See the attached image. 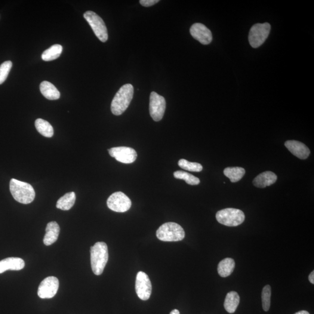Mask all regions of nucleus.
<instances>
[{"mask_svg": "<svg viewBox=\"0 0 314 314\" xmlns=\"http://www.w3.org/2000/svg\"><path fill=\"white\" fill-rule=\"evenodd\" d=\"M134 88L131 84H126L117 92L113 97L111 110L113 115H121L127 110L134 97Z\"/></svg>", "mask_w": 314, "mask_h": 314, "instance_id": "f257e3e1", "label": "nucleus"}, {"mask_svg": "<svg viewBox=\"0 0 314 314\" xmlns=\"http://www.w3.org/2000/svg\"><path fill=\"white\" fill-rule=\"evenodd\" d=\"M90 259L92 270L95 275L103 273L109 260V250L104 242H97L90 248Z\"/></svg>", "mask_w": 314, "mask_h": 314, "instance_id": "f03ea898", "label": "nucleus"}, {"mask_svg": "<svg viewBox=\"0 0 314 314\" xmlns=\"http://www.w3.org/2000/svg\"><path fill=\"white\" fill-rule=\"evenodd\" d=\"M10 189L12 196L16 201L23 204H28L35 198V192L29 183L12 179Z\"/></svg>", "mask_w": 314, "mask_h": 314, "instance_id": "7ed1b4c3", "label": "nucleus"}, {"mask_svg": "<svg viewBox=\"0 0 314 314\" xmlns=\"http://www.w3.org/2000/svg\"><path fill=\"white\" fill-rule=\"evenodd\" d=\"M157 238L163 242H178L182 241L185 232L179 224L175 223H165L157 230Z\"/></svg>", "mask_w": 314, "mask_h": 314, "instance_id": "20e7f679", "label": "nucleus"}, {"mask_svg": "<svg viewBox=\"0 0 314 314\" xmlns=\"http://www.w3.org/2000/svg\"><path fill=\"white\" fill-rule=\"evenodd\" d=\"M216 218L221 224L233 227L241 224L245 221V215L241 209L229 208L217 212Z\"/></svg>", "mask_w": 314, "mask_h": 314, "instance_id": "39448f33", "label": "nucleus"}, {"mask_svg": "<svg viewBox=\"0 0 314 314\" xmlns=\"http://www.w3.org/2000/svg\"><path fill=\"white\" fill-rule=\"evenodd\" d=\"M84 17L86 21L88 22L93 32L101 42H106L109 35L106 24H105L102 18L94 12L89 11L86 12Z\"/></svg>", "mask_w": 314, "mask_h": 314, "instance_id": "423d86ee", "label": "nucleus"}, {"mask_svg": "<svg viewBox=\"0 0 314 314\" xmlns=\"http://www.w3.org/2000/svg\"><path fill=\"white\" fill-rule=\"evenodd\" d=\"M270 30L269 23H257L252 26L249 33L248 41L252 47H259L266 42Z\"/></svg>", "mask_w": 314, "mask_h": 314, "instance_id": "0eeeda50", "label": "nucleus"}, {"mask_svg": "<svg viewBox=\"0 0 314 314\" xmlns=\"http://www.w3.org/2000/svg\"><path fill=\"white\" fill-rule=\"evenodd\" d=\"M107 204L111 210L117 212H125L131 208L132 202L125 194L118 192L113 193L109 197Z\"/></svg>", "mask_w": 314, "mask_h": 314, "instance_id": "6e6552de", "label": "nucleus"}, {"mask_svg": "<svg viewBox=\"0 0 314 314\" xmlns=\"http://www.w3.org/2000/svg\"><path fill=\"white\" fill-rule=\"evenodd\" d=\"M165 109L166 101L164 97L155 91L152 92L150 97L149 111L154 121H161L164 116Z\"/></svg>", "mask_w": 314, "mask_h": 314, "instance_id": "1a4fd4ad", "label": "nucleus"}, {"mask_svg": "<svg viewBox=\"0 0 314 314\" xmlns=\"http://www.w3.org/2000/svg\"><path fill=\"white\" fill-rule=\"evenodd\" d=\"M135 290L141 300L146 301L149 299L152 294V285L149 276L146 273L142 271L137 273Z\"/></svg>", "mask_w": 314, "mask_h": 314, "instance_id": "9d476101", "label": "nucleus"}, {"mask_svg": "<svg viewBox=\"0 0 314 314\" xmlns=\"http://www.w3.org/2000/svg\"><path fill=\"white\" fill-rule=\"evenodd\" d=\"M109 153L117 161L124 164L134 162L137 157L136 151L128 147H113L109 150Z\"/></svg>", "mask_w": 314, "mask_h": 314, "instance_id": "9b49d317", "label": "nucleus"}, {"mask_svg": "<svg viewBox=\"0 0 314 314\" xmlns=\"http://www.w3.org/2000/svg\"><path fill=\"white\" fill-rule=\"evenodd\" d=\"M59 288V281L54 276L45 278L40 284L38 294L41 298H51L57 294Z\"/></svg>", "mask_w": 314, "mask_h": 314, "instance_id": "f8f14e48", "label": "nucleus"}, {"mask_svg": "<svg viewBox=\"0 0 314 314\" xmlns=\"http://www.w3.org/2000/svg\"><path fill=\"white\" fill-rule=\"evenodd\" d=\"M190 32L193 38L202 45H209L212 41L211 30L202 23L193 24L190 27Z\"/></svg>", "mask_w": 314, "mask_h": 314, "instance_id": "ddd939ff", "label": "nucleus"}, {"mask_svg": "<svg viewBox=\"0 0 314 314\" xmlns=\"http://www.w3.org/2000/svg\"><path fill=\"white\" fill-rule=\"evenodd\" d=\"M285 145L292 154L298 158L307 159L310 155V150L309 148L300 141L289 140L286 141Z\"/></svg>", "mask_w": 314, "mask_h": 314, "instance_id": "4468645a", "label": "nucleus"}, {"mask_svg": "<svg viewBox=\"0 0 314 314\" xmlns=\"http://www.w3.org/2000/svg\"><path fill=\"white\" fill-rule=\"evenodd\" d=\"M25 266L24 261L18 257H10L0 261V273L8 270H20Z\"/></svg>", "mask_w": 314, "mask_h": 314, "instance_id": "2eb2a0df", "label": "nucleus"}, {"mask_svg": "<svg viewBox=\"0 0 314 314\" xmlns=\"http://www.w3.org/2000/svg\"><path fill=\"white\" fill-rule=\"evenodd\" d=\"M277 176L275 174L270 171H266L258 175L252 181L255 187L259 188H265L267 186H271L275 183L277 180Z\"/></svg>", "mask_w": 314, "mask_h": 314, "instance_id": "dca6fc26", "label": "nucleus"}, {"mask_svg": "<svg viewBox=\"0 0 314 314\" xmlns=\"http://www.w3.org/2000/svg\"><path fill=\"white\" fill-rule=\"evenodd\" d=\"M60 228L56 222H50L45 229V235L43 243L45 246H50L57 241L59 236Z\"/></svg>", "mask_w": 314, "mask_h": 314, "instance_id": "f3484780", "label": "nucleus"}, {"mask_svg": "<svg viewBox=\"0 0 314 314\" xmlns=\"http://www.w3.org/2000/svg\"><path fill=\"white\" fill-rule=\"evenodd\" d=\"M40 89L43 96L48 100H56L59 99L60 97V91L50 82H42L40 85Z\"/></svg>", "mask_w": 314, "mask_h": 314, "instance_id": "a211bd4d", "label": "nucleus"}, {"mask_svg": "<svg viewBox=\"0 0 314 314\" xmlns=\"http://www.w3.org/2000/svg\"><path fill=\"white\" fill-rule=\"evenodd\" d=\"M235 267V262L232 258H224L218 264V272L223 278H226L232 274Z\"/></svg>", "mask_w": 314, "mask_h": 314, "instance_id": "6ab92c4d", "label": "nucleus"}, {"mask_svg": "<svg viewBox=\"0 0 314 314\" xmlns=\"http://www.w3.org/2000/svg\"><path fill=\"white\" fill-rule=\"evenodd\" d=\"M240 302L239 295L236 292H230L226 294L224 302V309L227 312L233 314L236 312Z\"/></svg>", "mask_w": 314, "mask_h": 314, "instance_id": "aec40b11", "label": "nucleus"}, {"mask_svg": "<svg viewBox=\"0 0 314 314\" xmlns=\"http://www.w3.org/2000/svg\"><path fill=\"white\" fill-rule=\"evenodd\" d=\"M75 193L74 192L67 193L58 200L56 207L61 210H69L75 204Z\"/></svg>", "mask_w": 314, "mask_h": 314, "instance_id": "412c9836", "label": "nucleus"}, {"mask_svg": "<svg viewBox=\"0 0 314 314\" xmlns=\"http://www.w3.org/2000/svg\"><path fill=\"white\" fill-rule=\"evenodd\" d=\"M35 126L39 133L46 137H51L54 135V129L51 125L45 120L39 118L35 121Z\"/></svg>", "mask_w": 314, "mask_h": 314, "instance_id": "4be33fe9", "label": "nucleus"}, {"mask_svg": "<svg viewBox=\"0 0 314 314\" xmlns=\"http://www.w3.org/2000/svg\"><path fill=\"white\" fill-rule=\"evenodd\" d=\"M245 173V169L241 167H228L224 169V175L228 178L232 183L241 180Z\"/></svg>", "mask_w": 314, "mask_h": 314, "instance_id": "5701e85b", "label": "nucleus"}, {"mask_svg": "<svg viewBox=\"0 0 314 314\" xmlns=\"http://www.w3.org/2000/svg\"><path fill=\"white\" fill-rule=\"evenodd\" d=\"M63 47L60 45H54L46 50L42 55L43 60L50 61L56 60L62 53Z\"/></svg>", "mask_w": 314, "mask_h": 314, "instance_id": "b1692460", "label": "nucleus"}, {"mask_svg": "<svg viewBox=\"0 0 314 314\" xmlns=\"http://www.w3.org/2000/svg\"><path fill=\"white\" fill-rule=\"evenodd\" d=\"M174 177L178 179L183 180L190 185H198L200 180L198 178L183 171H178L174 173Z\"/></svg>", "mask_w": 314, "mask_h": 314, "instance_id": "393cba45", "label": "nucleus"}, {"mask_svg": "<svg viewBox=\"0 0 314 314\" xmlns=\"http://www.w3.org/2000/svg\"><path fill=\"white\" fill-rule=\"evenodd\" d=\"M178 165L184 170L191 172H199L202 170V165L199 163L191 162L184 159H181L178 162Z\"/></svg>", "mask_w": 314, "mask_h": 314, "instance_id": "a878e982", "label": "nucleus"}, {"mask_svg": "<svg viewBox=\"0 0 314 314\" xmlns=\"http://www.w3.org/2000/svg\"><path fill=\"white\" fill-rule=\"evenodd\" d=\"M270 296H271V288L269 285H267L262 291V304L265 312H269L270 306Z\"/></svg>", "mask_w": 314, "mask_h": 314, "instance_id": "bb28decb", "label": "nucleus"}, {"mask_svg": "<svg viewBox=\"0 0 314 314\" xmlns=\"http://www.w3.org/2000/svg\"><path fill=\"white\" fill-rule=\"evenodd\" d=\"M12 67V63L10 61H5L0 66V85L5 81L10 73Z\"/></svg>", "mask_w": 314, "mask_h": 314, "instance_id": "cd10ccee", "label": "nucleus"}, {"mask_svg": "<svg viewBox=\"0 0 314 314\" xmlns=\"http://www.w3.org/2000/svg\"><path fill=\"white\" fill-rule=\"evenodd\" d=\"M140 4L143 7H149L159 2V0H140Z\"/></svg>", "mask_w": 314, "mask_h": 314, "instance_id": "c85d7f7f", "label": "nucleus"}, {"mask_svg": "<svg viewBox=\"0 0 314 314\" xmlns=\"http://www.w3.org/2000/svg\"><path fill=\"white\" fill-rule=\"evenodd\" d=\"M309 281L312 284H314V271H313L310 274L309 276Z\"/></svg>", "mask_w": 314, "mask_h": 314, "instance_id": "c756f323", "label": "nucleus"}, {"mask_svg": "<svg viewBox=\"0 0 314 314\" xmlns=\"http://www.w3.org/2000/svg\"><path fill=\"white\" fill-rule=\"evenodd\" d=\"M294 314H310V313L307 312V311H300V312H298Z\"/></svg>", "mask_w": 314, "mask_h": 314, "instance_id": "7c9ffc66", "label": "nucleus"}, {"mask_svg": "<svg viewBox=\"0 0 314 314\" xmlns=\"http://www.w3.org/2000/svg\"><path fill=\"white\" fill-rule=\"evenodd\" d=\"M170 314H180L179 311L177 309H175L172 311V312L170 313Z\"/></svg>", "mask_w": 314, "mask_h": 314, "instance_id": "2f4dec72", "label": "nucleus"}]
</instances>
